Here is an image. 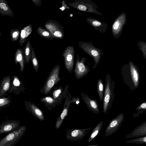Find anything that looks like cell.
<instances>
[{"instance_id": "18", "label": "cell", "mask_w": 146, "mask_h": 146, "mask_svg": "<svg viewBox=\"0 0 146 146\" xmlns=\"http://www.w3.org/2000/svg\"><path fill=\"white\" fill-rule=\"evenodd\" d=\"M32 31V26L30 24L22 29L20 34V38L19 41V44L22 47L26 41L28 39L29 36Z\"/></svg>"}, {"instance_id": "22", "label": "cell", "mask_w": 146, "mask_h": 146, "mask_svg": "<svg viewBox=\"0 0 146 146\" xmlns=\"http://www.w3.org/2000/svg\"><path fill=\"white\" fill-rule=\"evenodd\" d=\"M0 13L3 16L13 17L14 14L6 0H0Z\"/></svg>"}, {"instance_id": "11", "label": "cell", "mask_w": 146, "mask_h": 146, "mask_svg": "<svg viewBox=\"0 0 146 146\" xmlns=\"http://www.w3.org/2000/svg\"><path fill=\"white\" fill-rule=\"evenodd\" d=\"M92 129L90 127L83 129H73L67 130L66 139L70 141H76L82 139Z\"/></svg>"}, {"instance_id": "37", "label": "cell", "mask_w": 146, "mask_h": 146, "mask_svg": "<svg viewBox=\"0 0 146 146\" xmlns=\"http://www.w3.org/2000/svg\"><path fill=\"white\" fill-rule=\"evenodd\" d=\"M34 4L37 6H40L41 4V0H31Z\"/></svg>"}, {"instance_id": "28", "label": "cell", "mask_w": 146, "mask_h": 146, "mask_svg": "<svg viewBox=\"0 0 146 146\" xmlns=\"http://www.w3.org/2000/svg\"><path fill=\"white\" fill-rule=\"evenodd\" d=\"M31 60L34 70L36 72H37L38 71L39 64L35 52L33 48L32 47Z\"/></svg>"}, {"instance_id": "17", "label": "cell", "mask_w": 146, "mask_h": 146, "mask_svg": "<svg viewBox=\"0 0 146 146\" xmlns=\"http://www.w3.org/2000/svg\"><path fill=\"white\" fill-rule=\"evenodd\" d=\"M70 96V95L69 96V94L68 98L65 102L63 110L57 119L55 125L56 129L59 128L61 126L64 119L67 115L71 101Z\"/></svg>"}, {"instance_id": "1", "label": "cell", "mask_w": 146, "mask_h": 146, "mask_svg": "<svg viewBox=\"0 0 146 146\" xmlns=\"http://www.w3.org/2000/svg\"><path fill=\"white\" fill-rule=\"evenodd\" d=\"M115 88L114 81L108 74L106 77V84L103 100V111L104 114L110 110L115 98L113 92Z\"/></svg>"}, {"instance_id": "36", "label": "cell", "mask_w": 146, "mask_h": 146, "mask_svg": "<svg viewBox=\"0 0 146 146\" xmlns=\"http://www.w3.org/2000/svg\"><path fill=\"white\" fill-rule=\"evenodd\" d=\"M66 1L65 0H63L61 2L62 6L60 9L62 11L69 8V7L68 6V5L66 3Z\"/></svg>"}, {"instance_id": "4", "label": "cell", "mask_w": 146, "mask_h": 146, "mask_svg": "<svg viewBox=\"0 0 146 146\" xmlns=\"http://www.w3.org/2000/svg\"><path fill=\"white\" fill-rule=\"evenodd\" d=\"M78 42L79 47L94 59L95 63L93 68H95L103 54L102 50L94 46L90 42L79 41Z\"/></svg>"}, {"instance_id": "12", "label": "cell", "mask_w": 146, "mask_h": 146, "mask_svg": "<svg viewBox=\"0 0 146 146\" xmlns=\"http://www.w3.org/2000/svg\"><path fill=\"white\" fill-rule=\"evenodd\" d=\"M19 121L9 120L3 121L0 124V135L7 133L15 130L20 127Z\"/></svg>"}, {"instance_id": "24", "label": "cell", "mask_w": 146, "mask_h": 146, "mask_svg": "<svg viewBox=\"0 0 146 146\" xmlns=\"http://www.w3.org/2000/svg\"><path fill=\"white\" fill-rule=\"evenodd\" d=\"M32 47L30 41L28 40L24 47L23 50L25 63L27 64L31 60Z\"/></svg>"}, {"instance_id": "20", "label": "cell", "mask_w": 146, "mask_h": 146, "mask_svg": "<svg viewBox=\"0 0 146 146\" xmlns=\"http://www.w3.org/2000/svg\"><path fill=\"white\" fill-rule=\"evenodd\" d=\"M11 79L9 75L5 76L0 83V97L9 91L11 86Z\"/></svg>"}, {"instance_id": "23", "label": "cell", "mask_w": 146, "mask_h": 146, "mask_svg": "<svg viewBox=\"0 0 146 146\" xmlns=\"http://www.w3.org/2000/svg\"><path fill=\"white\" fill-rule=\"evenodd\" d=\"M24 88L23 82L21 79L17 75L12 76L10 89L13 90L19 88L23 89Z\"/></svg>"}, {"instance_id": "9", "label": "cell", "mask_w": 146, "mask_h": 146, "mask_svg": "<svg viewBox=\"0 0 146 146\" xmlns=\"http://www.w3.org/2000/svg\"><path fill=\"white\" fill-rule=\"evenodd\" d=\"M126 22V15L125 12L121 13L115 19L111 27L112 33L115 38H117L121 35Z\"/></svg>"}, {"instance_id": "5", "label": "cell", "mask_w": 146, "mask_h": 146, "mask_svg": "<svg viewBox=\"0 0 146 146\" xmlns=\"http://www.w3.org/2000/svg\"><path fill=\"white\" fill-rule=\"evenodd\" d=\"M60 70L59 64L53 67L47 78L43 87L41 89L42 92L47 94L54 85L61 80L59 76Z\"/></svg>"}, {"instance_id": "42", "label": "cell", "mask_w": 146, "mask_h": 146, "mask_svg": "<svg viewBox=\"0 0 146 146\" xmlns=\"http://www.w3.org/2000/svg\"></svg>"}, {"instance_id": "19", "label": "cell", "mask_w": 146, "mask_h": 146, "mask_svg": "<svg viewBox=\"0 0 146 146\" xmlns=\"http://www.w3.org/2000/svg\"><path fill=\"white\" fill-rule=\"evenodd\" d=\"M14 61L16 65L18 63L20 64V71L23 72L25 66V59L24 58L23 50L22 48H17L15 53Z\"/></svg>"}, {"instance_id": "38", "label": "cell", "mask_w": 146, "mask_h": 146, "mask_svg": "<svg viewBox=\"0 0 146 146\" xmlns=\"http://www.w3.org/2000/svg\"><path fill=\"white\" fill-rule=\"evenodd\" d=\"M80 103L79 98H78L76 100V104H78Z\"/></svg>"}, {"instance_id": "7", "label": "cell", "mask_w": 146, "mask_h": 146, "mask_svg": "<svg viewBox=\"0 0 146 146\" xmlns=\"http://www.w3.org/2000/svg\"><path fill=\"white\" fill-rule=\"evenodd\" d=\"M78 53L77 55L74 73L75 78L79 79L86 75L90 70L89 67L86 64V58L82 57L81 60Z\"/></svg>"}, {"instance_id": "34", "label": "cell", "mask_w": 146, "mask_h": 146, "mask_svg": "<svg viewBox=\"0 0 146 146\" xmlns=\"http://www.w3.org/2000/svg\"><path fill=\"white\" fill-rule=\"evenodd\" d=\"M138 45L142 52L145 58H146V43L144 42H140L138 43Z\"/></svg>"}, {"instance_id": "26", "label": "cell", "mask_w": 146, "mask_h": 146, "mask_svg": "<svg viewBox=\"0 0 146 146\" xmlns=\"http://www.w3.org/2000/svg\"><path fill=\"white\" fill-rule=\"evenodd\" d=\"M36 31L38 34L40 36L44 38L51 40H53L54 38L49 31L40 26L38 27Z\"/></svg>"}, {"instance_id": "3", "label": "cell", "mask_w": 146, "mask_h": 146, "mask_svg": "<svg viewBox=\"0 0 146 146\" xmlns=\"http://www.w3.org/2000/svg\"><path fill=\"white\" fill-rule=\"evenodd\" d=\"M25 125L19 127L0 140V146H13L21 139L26 130Z\"/></svg>"}, {"instance_id": "10", "label": "cell", "mask_w": 146, "mask_h": 146, "mask_svg": "<svg viewBox=\"0 0 146 146\" xmlns=\"http://www.w3.org/2000/svg\"><path fill=\"white\" fill-rule=\"evenodd\" d=\"M124 114L121 113L113 118L109 123L105 132V137L110 136L115 132L121 126L124 120Z\"/></svg>"}, {"instance_id": "40", "label": "cell", "mask_w": 146, "mask_h": 146, "mask_svg": "<svg viewBox=\"0 0 146 146\" xmlns=\"http://www.w3.org/2000/svg\"><path fill=\"white\" fill-rule=\"evenodd\" d=\"M1 33H0V36H1Z\"/></svg>"}, {"instance_id": "30", "label": "cell", "mask_w": 146, "mask_h": 146, "mask_svg": "<svg viewBox=\"0 0 146 146\" xmlns=\"http://www.w3.org/2000/svg\"><path fill=\"white\" fill-rule=\"evenodd\" d=\"M126 143H132L137 144H146V136L129 140L127 141Z\"/></svg>"}, {"instance_id": "2", "label": "cell", "mask_w": 146, "mask_h": 146, "mask_svg": "<svg viewBox=\"0 0 146 146\" xmlns=\"http://www.w3.org/2000/svg\"><path fill=\"white\" fill-rule=\"evenodd\" d=\"M74 2L69 3L70 6L78 10L102 15L103 14L97 9L98 7L91 0H72Z\"/></svg>"}, {"instance_id": "14", "label": "cell", "mask_w": 146, "mask_h": 146, "mask_svg": "<svg viewBox=\"0 0 146 146\" xmlns=\"http://www.w3.org/2000/svg\"><path fill=\"white\" fill-rule=\"evenodd\" d=\"M86 20L88 24L100 33H105L108 28L107 24L103 23L98 19L90 17H88Z\"/></svg>"}, {"instance_id": "41", "label": "cell", "mask_w": 146, "mask_h": 146, "mask_svg": "<svg viewBox=\"0 0 146 146\" xmlns=\"http://www.w3.org/2000/svg\"></svg>"}, {"instance_id": "35", "label": "cell", "mask_w": 146, "mask_h": 146, "mask_svg": "<svg viewBox=\"0 0 146 146\" xmlns=\"http://www.w3.org/2000/svg\"><path fill=\"white\" fill-rule=\"evenodd\" d=\"M53 93V96L54 99H56L58 98V97L60 96V94H61L62 90V86H60L59 87L56 88Z\"/></svg>"}, {"instance_id": "33", "label": "cell", "mask_w": 146, "mask_h": 146, "mask_svg": "<svg viewBox=\"0 0 146 146\" xmlns=\"http://www.w3.org/2000/svg\"><path fill=\"white\" fill-rule=\"evenodd\" d=\"M11 101L10 97L0 98V108L9 105Z\"/></svg>"}, {"instance_id": "13", "label": "cell", "mask_w": 146, "mask_h": 146, "mask_svg": "<svg viewBox=\"0 0 146 146\" xmlns=\"http://www.w3.org/2000/svg\"><path fill=\"white\" fill-rule=\"evenodd\" d=\"M81 96L82 99L88 109L92 112L96 114H98L100 112L96 100L91 99L86 94L83 93H81Z\"/></svg>"}, {"instance_id": "27", "label": "cell", "mask_w": 146, "mask_h": 146, "mask_svg": "<svg viewBox=\"0 0 146 146\" xmlns=\"http://www.w3.org/2000/svg\"><path fill=\"white\" fill-rule=\"evenodd\" d=\"M97 91L100 101L102 102L103 100L104 94V86L102 80L99 79L97 85Z\"/></svg>"}, {"instance_id": "32", "label": "cell", "mask_w": 146, "mask_h": 146, "mask_svg": "<svg viewBox=\"0 0 146 146\" xmlns=\"http://www.w3.org/2000/svg\"><path fill=\"white\" fill-rule=\"evenodd\" d=\"M41 101L44 103L45 104L47 105H55L56 103V100L50 97H46L42 98L41 99Z\"/></svg>"}, {"instance_id": "6", "label": "cell", "mask_w": 146, "mask_h": 146, "mask_svg": "<svg viewBox=\"0 0 146 146\" xmlns=\"http://www.w3.org/2000/svg\"><path fill=\"white\" fill-rule=\"evenodd\" d=\"M44 27L52 34L54 38L62 39L64 36L63 28L57 21L47 20L44 23Z\"/></svg>"}, {"instance_id": "16", "label": "cell", "mask_w": 146, "mask_h": 146, "mask_svg": "<svg viewBox=\"0 0 146 146\" xmlns=\"http://www.w3.org/2000/svg\"><path fill=\"white\" fill-rule=\"evenodd\" d=\"M25 108L37 118L40 120L44 119L42 112L36 106L31 102L25 101Z\"/></svg>"}, {"instance_id": "8", "label": "cell", "mask_w": 146, "mask_h": 146, "mask_svg": "<svg viewBox=\"0 0 146 146\" xmlns=\"http://www.w3.org/2000/svg\"><path fill=\"white\" fill-rule=\"evenodd\" d=\"M74 55V48L72 45L67 46L62 53L65 67L70 74L73 69Z\"/></svg>"}, {"instance_id": "39", "label": "cell", "mask_w": 146, "mask_h": 146, "mask_svg": "<svg viewBox=\"0 0 146 146\" xmlns=\"http://www.w3.org/2000/svg\"><path fill=\"white\" fill-rule=\"evenodd\" d=\"M88 146H98V145H89Z\"/></svg>"}, {"instance_id": "29", "label": "cell", "mask_w": 146, "mask_h": 146, "mask_svg": "<svg viewBox=\"0 0 146 146\" xmlns=\"http://www.w3.org/2000/svg\"><path fill=\"white\" fill-rule=\"evenodd\" d=\"M135 110L137 111V112L133 114V116L134 117H138L140 114L146 111V101H145L140 104L135 109Z\"/></svg>"}, {"instance_id": "25", "label": "cell", "mask_w": 146, "mask_h": 146, "mask_svg": "<svg viewBox=\"0 0 146 146\" xmlns=\"http://www.w3.org/2000/svg\"><path fill=\"white\" fill-rule=\"evenodd\" d=\"M103 122L101 121L99 123L95 126L88 140L89 143L93 140L98 134L102 128Z\"/></svg>"}, {"instance_id": "21", "label": "cell", "mask_w": 146, "mask_h": 146, "mask_svg": "<svg viewBox=\"0 0 146 146\" xmlns=\"http://www.w3.org/2000/svg\"><path fill=\"white\" fill-rule=\"evenodd\" d=\"M130 69L131 76L134 87L136 89L138 87L139 82V76L138 70L132 62L129 61Z\"/></svg>"}, {"instance_id": "15", "label": "cell", "mask_w": 146, "mask_h": 146, "mask_svg": "<svg viewBox=\"0 0 146 146\" xmlns=\"http://www.w3.org/2000/svg\"><path fill=\"white\" fill-rule=\"evenodd\" d=\"M146 136V121H145L134 129L125 136L126 138L138 137Z\"/></svg>"}, {"instance_id": "31", "label": "cell", "mask_w": 146, "mask_h": 146, "mask_svg": "<svg viewBox=\"0 0 146 146\" xmlns=\"http://www.w3.org/2000/svg\"><path fill=\"white\" fill-rule=\"evenodd\" d=\"M11 42H13L17 40L20 35L21 31L19 29H12L10 31Z\"/></svg>"}]
</instances>
